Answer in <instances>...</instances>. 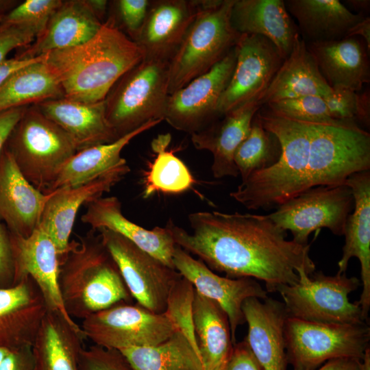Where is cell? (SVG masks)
<instances>
[{
  "label": "cell",
  "mask_w": 370,
  "mask_h": 370,
  "mask_svg": "<svg viewBox=\"0 0 370 370\" xmlns=\"http://www.w3.org/2000/svg\"><path fill=\"white\" fill-rule=\"evenodd\" d=\"M188 219L190 232L167 223L175 243L227 278L260 280L267 293H273L297 284L299 271L314 272L310 245L288 240L287 232L267 214L204 211Z\"/></svg>",
  "instance_id": "cell-1"
},
{
  "label": "cell",
  "mask_w": 370,
  "mask_h": 370,
  "mask_svg": "<svg viewBox=\"0 0 370 370\" xmlns=\"http://www.w3.org/2000/svg\"><path fill=\"white\" fill-rule=\"evenodd\" d=\"M62 86L66 99L96 103L127 71L144 58L138 45L108 17L87 42L42 55Z\"/></svg>",
  "instance_id": "cell-2"
},
{
  "label": "cell",
  "mask_w": 370,
  "mask_h": 370,
  "mask_svg": "<svg viewBox=\"0 0 370 370\" xmlns=\"http://www.w3.org/2000/svg\"><path fill=\"white\" fill-rule=\"evenodd\" d=\"M58 282L64 307L72 319H84L133 299L117 264L94 230L70 241L60 260Z\"/></svg>",
  "instance_id": "cell-3"
},
{
  "label": "cell",
  "mask_w": 370,
  "mask_h": 370,
  "mask_svg": "<svg viewBox=\"0 0 370 370\" xmlns=\"http://www.w3.org/2000/svg\"><path fill=\"white\" fill-rule=\"evenodd\" d=\"M261 108L258 113L262 125L278 138L281 153L276 162L251 173L230 193L231 197L249 210L275 209L306 189L310 124Z\"/></svg>",
  "instance_id": "cell-4"
},
{
  "label": "cell",
  "mask_w": 370,
  "mask_h": 370,
  "mask_svg": "<svg viewBox=\"0 0 370 370\" xmlns=\"http://www.w3.org/2000/svg\"><path fill=\"white\" fill-rule=\"evenodd\" d=\"M235 0H199L198 14L169 62V93H173L221 61L241 34L231 23Z\"/></svg>",
  "instance_id": "cell-5"
},
{
  "label": "cell",
  "mask_w": 370,
  "mask_h": 370,
  "mask_svg": "<svg viewBox=\"0 0 370 370\" xmlns=\"http://www.w3.org/2000/svg\"><path fill=\"white\" fill-rule=\"evenodd\" d=\"M169 62L144 58L112 86L106 116L117 138L149 121H164L169 99Z\"/></svg>",
  "instance_id": "cell-6"
},
{
  "label": "cell",
  "mask_w": 370,
  "mask_h": 370,
  "mask_svg": "<svg viewBox=\"0 0 370 370\" xmlns=\"http://www.w3.org/2000/svg\"><path fill=\"white\" fill-rule=\"evenodd\" d=\"M5 147L23 175L45 194L77 151L70 137L34 105L26 107Z\"/></svg>",
  "instance_id": "cell-7"
},
{
  "label": "cell",
  "mask_w": 370,
  "mask_h": 370,
  "mask_svg": "<svg viewBox=\"0 0 370 370\" xmlns=\"http://www.w3.org/2000/svg\"><path fill=\"white\" fill-rule=\"evenodd\" d=\"M298 275L297 284L281 286L276 291L288 317L320 323H367L358 301L352 303L348 297L361 285L358 278L346 273L331 276L319 271L311 276L300 271Z\"/></svg>",
  "instance_id": "cell-8"
},
{
  "label": "cell",
  "mask_w": 370,
  "mask_h": 370,
  "mask_svg": "<svg viewBox=\"0 0 370 370\" xmlns=\"http://www.w3.org/2000/svg\"><path fill=\"white\" fill-rule=\"evenodd\" d=\"M284 335L287 363L293 370H314L335 358L362 360L369 349L368 323H320L288 317Z\"/></svg>",
  "instance_id": "cell-9"
},
{
  "label": "cell",
  "mask_w": 370,
  "mask_h": 370,
  "mask_svg": "<svg viewBox=\"0 0 370 370\" xmlns=\"http://www.w3.org/2000/svg\"><path fill=\"white\" fill-rule=\"evenodd\" d=\"M306 189L345 183L370 170V135L360 127L310 124Z\"/></svg>",
  "instance_id": "cell-10"
},
{
  "label": "cell",
  "mask_w": 370,
  "mask_h": 370,
  "mask_svg": "<svg viewBox=\"0 0 370 370\" xmlns=\"http://www.w3.org/2000/svg\"><path fill=\"white\" fill-rule=\"evenodd\" d=\"M354 197L345 184L309 188L267 214L293 241L307 245L310 234L321 228L343 236L347 219L354 208Z\"/></svg>",
  "instance_id": "cell-11"
},
{
  "label": "cell",
  "mask_w": 370,
  "mask_h": 370,
  "mask_svg": "<svg viewBox=\"0 0 370 370\" xmlns=\"http://www.w3.org/2000/svg\"><path fill=\"white\" fill-rule=\"evenodd\" d=\"M81 329L95 345L121 350L158 345L177 331L164 314L121 302L82 319Z\"/></svg>",
  "instance_id": "cell-12"
},
{
  "label": "cell",
  "mask_w": 370,
  "mask_h": 370,
  "mask_svg": "<svg viewBox=\"0 0 370 370\" xmlns=\"http://www.w3.org/2000/svg\"><path fill=\"white\" fill-rule=\"evenodd\" d=\"M96 231L137 304L152 312L164 313L169 292L182 277L180 273L121 235L104 228Z\"/></svg>",
  "instance_id": "cell-13"
},
{
  "label": "cell",
  "mask_w": 370,
  "mask_h": 370,
  "mask_svg": "<svg viewBox=\"0 0 370 370\" xmlns=\"http://www.w3.org/2000/svg\"><path fill=\"white\" fill-rule=\"evenodd\" d=\"M236 46L206 73L169 95L164 120L177 130L199 132L219 119L217 107L236 64Z\"/></svg>",
  "instance_id": "cell-14"
},
{
  "label": "cell",
  "mask_w": 370,
  "mask_h": 370,
  "mask_svg": "<svg viewBox=\"0 0 370 370\" xmlns=\"http://www.w3.org/2000/svg\"><path fill=\"white\" fill-rule=\"evenodd\" d=\"M236 51L234 71L219 101V118L245 103L258 101L284 61L275 45L259 35L241 34Z\"/></svg>",
  "instance_id": "cell-15"
},
{
  "label": "cell",
  "mask_w": 370,
  "mask_h": 370,
  "mask_svg": "<svg viewBox=\"0 0 370 370\" xmlns=\"http://www.w3.org/2000/svg\"><path fill=\"white\" fill-rule=\"evenodd\" d=\"M173 262L175 270L197 293L216 301L225 312L235 344L236 330L245 322L242 310L244 301L249 297L264 299L267 297V291L253 278H230L216 274L201 260L194 258L177 245Z\"/></svg>",
  "instance_id": "cell-16"
},
{
  "label": "cell",
  "mask_w": 370,
  "mask_h": 370,
  "mask_svg": "<svg viewBox=\"0 0 370 370\" xmlns=\"http://www.w3.org/2000/svg\"><path fill=\"white\" fill-rule=\"evenodd\" d=\"M130 171L124 160L86 183L49 193L39 227L53 242L59 260L68 251L70 236L80 207L109 192Z\"/></svg>",
  "instance_id": "cell-17"
},
{
  "label": "cell",
  "mask_w": 370,
  "mask_h": 370,
  "mask_svg": "<svg viewBox=\"0 0 370 370\" xmlns=\"http://www.w3.org/2000/svg\"><path fill=\"white\" fill-rule=\"evenodd\" d=\"M14 264L13 286L27 277L36 282L48 307L71 323L77 325L65 310L59 288L60 260L49 236L39 226L30 236L10 233Z\"/></svg>",
  "instance_id": "cell-18"
},
{
  "label": "cell",
  "mask_w": 370,
  "mask_h": 370,
  "mask_svg": "<svg viewBox=\"0 0 370 370\" xmlns=\"http://www.w3.org/2000/svg\"><path fill=\"white\" fill-rule=\"evenodd\" d=\"M199 10V0H150L134 41L144 58L170 62Z\"/></svg>",
  "instance_id": "cell-19"
},
{
  "label": "cell",
  "mask_w": 370,
  "mask_h": 370,
  "mask_svg": "<svg viewBox=\"0 0 370 370\" xmlns=\"http://www.w3.org/2000/svg\"><path fill=\"white\" fill-rule=\"evenodd\" d=\"M47 312L44 297L30 277L0 288V347H32Z\"/></svg>",
  "instance_id": "cell-20"
},
{
  "label": "cell",
  "mask_w": 370,
  "mask_h": 370,
  "mask_svg": "<svg viewBox=\"0 0 370 370\" xmlns=\"http://www.w3.org/2000/svg\"><path fill=\"white\" fill-rule=\"evenodd\" d=\"M345 184L354 197V211L344 227L345 244L337 273H346L351 258L359 260L362 288L357 301L367 321L370 308V170L352 174Z\"/></svg>",
  "instance_id": "cell-21"
},
{
  "label": "cell",
  "mask_w": 370,
  "mask_h": 370,
  "mask_svg": "<svg viewBox=\"0 0 370 370\" xmlns=\"http://www.w3.org/2000/svg\"><path fill=\"white\" fill-rule=\"evenodd\" d=\"M49 197L23 175L4 147L0 156V221L9 232L30 236L40 225Z\"/></svg>",
  "instance_id": "cell-22"
},
{
  "label": "cell",
  "mask_w": 370,
  "mask_h": 370,
  "mask_svg": "<svg viewBox=\"0 0 370 370\" xmlns=\"http://www.w3.org/2000/svg\"><path fill=\"white\" fill-rule=\"evenodd\" d=\"M248 325L244 339L264 370H286L284 328L288 317L283 302L249 297L242 305Z\"/></svg>",
  "instance_id": "cell-23"
},
{
  "label": "cell",
  "mask_w": 370,
  "mask_h": 370,
  "mask_svg": "<svg viewBox=\"0 0 370 370\" xmlns=\"http://www.w3.org/2000/svg\"><path fill=\"white\" fill-rule=\"evenodd\" d=\"M81 220L92 230L107 229L130 241L137 247L175 269L173 256L176 247L171 232L166 225L147 230L127 219L122 213L116 197H99L86 204Z\"/></svg>",
  "instance_id": "cell-24"
},
{
  "label": "cell",
  "mask_w": 370,
  "mask_h": 370,
  "mask_svg": "<svg viewBox=\"0 0 370 370\" xmlns=\"http://www.w3.org/2000/svg\"><path fill=\"white\" fill-rule=\"evenodd\" d=\"M258 101H251L227 112L205 128L191 134L197 149L207 150L213 157L211 166L215 178L237 177L234 162L235 151L247 136L254 116L260 110Z\"/></svg>",
  "instance_id": "cell-25"
},
{
  "label": "cell",
  "mask_w": 370,
  "mask_h": 370,
  "mask_svg": "<svg viewBox=\"0 0 370 370\" xmlns=\"http://www.w3.org/2000/svg\"><path fill=\"white\" fill-rule=\"evenodd\" d=\"M34 106L70 137L77 151L118 139L107 121L104 100L84 103L63 97Z\"/></svg>",
  "instance_id": "cell-26"
},
{
  "label": "cell",
  "mask_w": 370,
  "mask_h": 370,
  "mask_svg": "<svg viewBox=\"0 0 370 370\" xmlns=\"http://www.w3.org/2000/svg\"><path fill=\"white\" fill-rule=\"evenodd\" d=\"M231 23L241 34L267 38L283 60L290 55L301 36L283 0H235L231 10Z\"/></svg>",
  "instance_id": "cell-27"
},
{
  "label": "cell",
  "mask_w": 370,
  "mask_h": 370,
  "mask_svg": "<svg viewBox=\"0 0 370 370\" xmlns=\"http://www.w3.org/2000/svg\"><path fill=\"white\" fill-rule=\"evenodd\" d=\"M102 25L86 0L63 1L42 33L16 55L32 58L82 45L91 39Z\"/></svg>",
  "instance_id": "cell-28"
},
{
  "label": "cell",
  "mask_w": 370,
  "mask_h": 370,
  "mask_svg": "<svg viewBox=\"0 0 370 370\" xmlns=\"http://www.w3.org/2000/svg\"><path fill=\"white\" fill-rule=\"evenodd\" d=\"M306 45L331 88H345L358 92L369 82V53L365 44L355 37Z\"/></svg>",
  "instance_id": "cell-29"
},
{
  "label": "cell",
  "mask_w": 370,
  "mask_h": 370,
  "mask_svg": "<svg viewBox=\"0 0 370 370\" xmlns=\"http://www.w3.org/2000/svg\"><path fill=\"white\" fill-rule=\"evenodd\" d=\"M331 89L309 51L306 41L300 36L258 102L262 107L286 99L307 95L324 97Z\"/></svg>",
  "instance_id": "cell-30"
},
{
  "label": "cell",
  "mask_w": 370,
  "mask_h": 370,
  "mask_svg": "<svg viewBox=\"0 0 370 370\" xmlns=\"http://www.w3.org/2000/svg\"><path fill=\"white\" fill-rule=\"evenodd\" d=\"M84 338L80 326L57 311H48L32 347L37 370H79Z\"/></svg>",
  "instance_id": "cell-31"
},
{
  "label": "cell",
  "mask_w": 370,
  "mask_h": 370,
  "mask_svg": "<svg viewBox=\"0 0 370 370\" xmlns=\"http://www.w3.org/2000/svg\"><path fill=\"white\" fill-rule=\"evenodd\" d=\"M284 3L297 21L299 34L309 42L346 38L365 16L352 12L338 0H286Z\"/></svg>",
  "instance_id": "cell-32"
},
{
  "label": "cell",
  "mask_w": 370,
  "mask_h": 370,
  "mask_svg": "<svg viewBox=\"0 0 370 370\" xmlns=\"http://www.w3.org/2000/svg\"><path fill=\"white\" fill-rule=\"evenodd\" d=\"M193 320L204 370H224L234 347L227 314L216 301L195 291Z\"/></svg>",
  "instance_id": "cell-33"
},
{
  "label": "cell",
  "mask_w": 370,
  "mask_h": 370,
  "mask_svg": "<svg viewBox=\"0 0 370 370\" xmlns=\"http://www.w3.org/2000/svg\"><path fill=\"white\" fill-rule=\"evenodd\" d=\"M162 121V120L149 121L114 141L77 151L62 166L45 194L86 183L119 164L125 160L121 156L123 148L136 136Z\"/></svg>",
  "instance_id": "cell-34"
},
{
  "label": "cell",
  "mask_w": 370,
  "mask_h": 370,
  "mask_svg": "<svg viewBox=\"0 0 370 370\" xmlns=\"http://www.w3.org/2000/svg\"><path fill=\"white\" fill-rule=\"evenodd\" d=\"M63 97L59 80L40 56L38 60L17 71L0 86V112Z\"/></svg>",
  "instance_id": "cell-35"
},
{
  "label": "cell",
  "mask_w": 370,
  "mask_h": 370,
  "mask_svg": "<svg viewBox=\"0 0 370 370\" xmlns=\"http://www.w3.org/2000/svg\"><path fill=\"white\" fill-rule=\"evenodd\" d=\"M119 351L134 370H204L199 349L180 331L156 345Z\"/></svg>",
  "instance_id": "cell-36"
},
{
  "label": "cell",
  "mask_w": 370,
  "mask_h": 370,
  "mask_svg": "<svg viewBox=\"0 0 370 370\" xmlns=\"http://www.w3.org/2000/svg\"><path fill=\"white\" fill-rule=\"evenodd\" d=\"M171 141L169 134L160 135L152 141L156 153L144 179L143 197L148 198L156 192L180 193L193 187L195 180L186 164L167 150Z\"/></svg>",
  "instance_id": "cell-37"
},
{
  "label": "cell",
  "mask_w": 370,
  "mask_h": 370,
  "mask_svg": "<svg viewBox=\"0 0 370 370\" xmlns=\"http://www.w3.org/2000/svg\"><path fill=\"white\" fill-rule=\"evenodd\" d=\"M280 153L278 138L264 127L258 111L247 136L238 146L234 155V162L241 180L244 181L251 173L276 162Z\"/></svg>",
  "instance_id": "cell-38"
},
{
  "label": "cell",
  "mask_w": 370,
  "mask_h": 370,
  "mask_svg": "<svg viewBox=\"0 0 370 370\" xmlns=\"http://www.w3.org/2000/svg\"><path fill=\"white\" fill-rule=\"evenodd\" d=\"M265 106L271 113L295 121L346 126L331 117L323 97L319 95L283 99L267 103Z\"/></svg>",
  "instance_id": "cell-39"
},
{
  "label": "cell",
  "mask_w": 370,
  "mask_h": 370,
  "mask_svg": "<svg viewBox=\"0 0 370 370\" xmlns=\"http://www.w3.org/2000/svg\"><path fill=\"white\" fill-rule=\"evenodd\" d=\"M331 117L349 127H359L358 123H369V91L359 94L345 88H332L323 97Z\"/></svg>",
  "instance_id": "cell-40"
},
{
  "label": "cell",
  "mask_w": 370,
  "mask_h": 370,
  "mask_svg": "<svg viewBox=\"0 0 370 370\" xmlns=\"http://www.w3.org/2000/svg\"><path fill=\"white\" fill-rule=\"evenodd\" d=\"M193 286L182 276L173 285L166 301L164 314L184 334L192 345L197 348L193 320Z\"/></svg>",
  "instance_id": "cell-41"
},
{
  "label": "cell",
  "mask_w": 370,
  "mask_h": 370,
  "mask_svg": "<svg viewBox=\"0 0 370 370\" xmlns=\"http://www.w3.org/2000/svg\"><path fill=\"white\" fill-rule=\"evenodd\" d=\"M62 1L26 0L18 3L9 11L1 18L0 23L29 27L36 32L38 36L45 29L50 18L61 5Z\"/></svg>",
  "instance_id": "cell-42"
},
{
  "label": "cell",
  "mask_w": 370,
  "mask_h": 370,
  "mask_svg": "<svg viewBox=\"0 0 370 370\" xmlns=\"http://www.w3.org/2000/svg\"><path fill=\"white\" fill-rule=\"evenodd\" d=\"M150 0H116L110 3L113 14L109 17L134 42L144 24Z\"/></svg>",
  "instance_id": "cell-43"
},
{
  "label": "cell",
  "mask_w": 370,
  "mask_h": 370,
  "mask_svg": "<svg viewBox=\"0 0 370 370\" xmlns=\"http://www.w3.org/2000/svg\"><path fill=\"white\" fill-rule=\"evenodd\" d=\"M78 365L79 370H134L119 350L95 344L82 348Z\"/></svg>",
  "instance_id": "cell-44"
},
{
  "label": "cell",
  "mask_w": 370,
  "mask_h": 370,
  "mask_svg": "<svg viewBox=\"0 0 370 370\" xmlns=\"http://www.w3.org/2000/svg\"><path fill=\"white\" fill-rule=\"evenodd\" d=\"M36 37V32L29 27L0 23V63L12 51L27 47Z\"/></svg>",
  "instance_id": "cell-45"
},
{
  "label": "cell",
  "mask_w": 370,
  "mask_h": 370,
  "mask_svg": "<svg viewBox=\"0 0 370 370\" xmlns=\"http://www.w3.org/2000/svg\"><path fill=\"white\" fill-rule=\"evenodd\" d=\"M14 264L10 232L0 221V288L13 286Z\"/></svg>",
  "instance_id": "cell-46"
},
{
  "label": "cell",
  "mask_w": 370,
  "mask_h": 370,
  "mask_svg": "<svg viewBox=\"0 0 370 370\" xmlns=\"http://www.w3.org/2000/svg\"><path fill=\"white\" fill-rule=\"evenodd\" d=\"M224 370H264L247 342L234 344L231 357Z\"/></svg>",
  "instance_id": "cell-47"
},
{
  "label": "cell",
  "mask_w": 370,
  "mask_h": 370,
  "mask_svg": "<svg viewBox=\"0 0 370 370\" xmlns=\"http://www.w3.org/2000/svg\"><path fill=\"white\" fill-rule=\"evenodd\" d=\"M0 370H37L32 347L10 350L0 365Z\"/></svg>",
  "instance_id": "cell-48"
},
{
  "label": "cell",
  "mask_w": 370,
  "mask_h": 370,
  "mask_svg": "<svg viewBox=\"0 0 370 370\" xmlns=\"http://www.w3.org/2000/svg\"><path fill=\"white\" fill-rule=\"evenodd\" d=\"M26 107L11 108L0 112V156Z\"/></svg>",
  "instance_id": "cell-49"
},
{
  "label": "cell",
  "mask_w": 370,
  "mask_h": 370,
  "mask_svg": "<svg viewBox=\"0 0 370 370\" xmlns=\"http://www.w3.org/2000/svg\"><path fill=\"white\" fill-rule=\"evenodd\" d=\"M40 58V56L29 58L18 55L11 58H6L0 63V86L17 71L38 60Z\"/></svg>",
  "instance_id": "cell-50"
},
{
  "label": "cell",
  "mask_w": 370,
  "mask_h": 370,
  "mask_svg": "<svg viewBox=\"0 0 370 370\" xmlns=\"http://www.w3.org/2000/svg\"><path fill=\"white\" fill-rule=\"evenodd\" d=\"M314 370H362V360L353 358L332 359Z\"/></svg>",
  "instance_id": "cell-51"
},
{
  "label": "cell",
  "mask_w": 370,
  "mask_h": 370,
  "mask_svg": "<svg viewBox=\"0 0 370 370\" xmlns=\"http://www.w3.org/2000/svg\"><path fill=\"white\" fill-rule=\"evenodd\" d=\"M360 36L365 41L368 52L370 51V18L365 16L356 23L349 32L346 38Z\"/></svg>",
  "instance_id": "cell-52"
},
{
  "label": "cell",
  "mask_w": 370,
  "mask_h": 370,
  "mask_svg": "<svg viewBox=\"0 0 370 370\" xmlns=\"http://www.w3.org/2000/svg\"><path fill=\"white\" fill-rule=\"evenodd\" d=\"M90 8L99 18L103 23L105 16L106 15L109 3L106 0H86Z\"/></svg>",
  "instance_id": "cell-53"
},
{
  "label": "cell",
  "mask_w": 370,
  "mask_h": 370,
  "mask_svg": "<svg viewBox=\"0 0 370 370\" xmlns=\"http://www.w3.org/2000/svg\"><path fill=\"white\" fill-rule=\"evenodd\" d=\"M346 2L356 10L358 14H363L364 12H367L369 10L370 1L369 0H349Z\"/></svg>",
  "instance_id": "cell-54"
},
{
  "label": "cell",
  "mask_w": 370,
  "mask_h": 370,
  "mask_svg": "<svg viewBox=\"0 0 370 370\" xmlns=\"http://www.w3.org/2000/svg\"><path fill=\"white\" fill-rule=\"evenodd\" d=\"M18 3V1L15 0H0V21Z\"/></svg>",
  "instance_id": "cell-55"
},
{
  "label": "cell",
  "mask_w": 370,
  "mask_h": 370,
  "mask_svg": "<svg viewBox=\"0 0 370 370\" xmlns=\"http://www.w3.org/2000/svg\"><path fill=\"white\" fill-rule=\"evenodd\" d=\"M362 370H370V348L368 349L362 360Z\"/></svg>",
  "instance_id": "cell-56"
},
{
  "label": "cell",
  "mask_w": 370,
  "mask_h": 370,
  "mask_svg": "<svg viewBox=\"0 0 370 370\" xmlns=\"http://www.w3.org/2000/svg\"><path fill=\"white\" fill-rule=\"evenodd\" d=\"M10 350L0 347V365L1 364L3 359L8 354Z\"/></svg>",
  "instance_id": "cell-57"
}]
</instances>
